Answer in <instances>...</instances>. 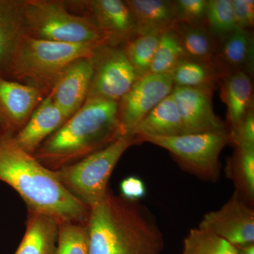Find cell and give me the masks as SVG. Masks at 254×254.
I'll return each instance as SVG.
<instances>
[{
	"instance_id": "obj_34",
	"label": "cell",
	"mask_w": 254,
	"mask_h": 254,
	"mask_svg": "<svg viewBox=\"0 0 254 254\" xmlns=\"http://www.w3.org/2000/svg\"><path fill=\"white\" fill-rule=\"evenodd\" d=\"M237 254H254V244L237 247Z\"/></svg>"
},
{
	"instance_id": "obj_4",
	"label": "cell",
	"mask_w": 254,
	"mask_h": 254,
	"mask_svg": "<svg viewBox=\"0 0 254 254\" xmlns=\"http://www.w3.org/2000/svg\"><path fill=\"white\" fill-rule=\"evenodd\" d=\"M103 43H107L71 44L26 35L16 48L6 79L34 87L48 96L71 64L91 56L95 47Z\"/></svg>"
},
{
	"instance_id": "obj_22",
	"label": "cell",
	"mask_w": 254,
	"mask_h": 254,
	"mask_svg": "<svg viewBox=\"0 0 254 254\" xmlns=\"http://www.w3.org/2000/svg\"><path fill=\"white\" fill-rule=\"evenodd\" d=\"M136 25V31L173 27L176 22L173 1L169 0H125Z\"/></svg>"
},
{
	"instance_id": "obj_9",
	"label": "cell",
	"mask_w": 254,
	"mask_h": 254,
	"mask_svg": "<svg viewBox=\"0 0 254 254\" xmlns=\"http://www.w3.org/2000/svg\"><path fill=\"white\" fill-rule=\"evenodd\" d=\"M170 74L148 73L140 76L118 102L119 119L123 136H132L137 126L155 106L171 94Z\"/></svg>"
},
{
	"instance_id": "obj_10",
	"label": "cell",
	"mask_w": 254,
	"mask_h": 254,
	"mask_svg": "<svg viewBox=\"0 0 254 254\" xmlns=\"http://www.w3.org/2000/svg\"><path fill=\"white\" fill-rule=\"evenodd\" d=\"M69 9L88 18L102 33L108 44L123 46L136 31L129 8L123 0L65 1Z\"/></svg>"
},
{
	"instance_id": "obj_11",
	"label": "cell",
	"mask_w": 254,
	"mask_h": 254,
	"mask_svg": "<svg viewBox=\"0 0 254 254\" xmlns=\"http://www.w3.org/2000/svg\"><path fill=\"white\" fill-rule=\"evenodd\" d=\"M199 227L213 232L234 247L254 244V210L235 191L220 209L205 214Z\"/></svg>"
},
{
	"instance_id": "obj_32",
	"label": "cell",
	"mask_w": 254,
	"mask_h": 254,
	"mask_svg": "<svg viewBox=\"0 0 254 254\" xmlns=\"http://www.w3.org/2000/svg\"><path fill=\"white\" fill-rule=\"evenodd\" d=\"M231 2L237 27L252 31L254 25V0H231Z\"/></svg>"
},
{
	"instance_id": "obj_16",
	"label": "cell",
	"mask_w": 254,
	"mask_h": 254,
	"mask_svg": "<svg viewBox=\"0 0 254 254\" xmlns=\"http://www.w3.org/2000/svg\"><path fill=\"white\" fill-rule=\"evenodd\" d=\"M68 120L48 95L32 113L26 125L14 135L15 141L26 153L33 154L40 145Z\"/></svg>"
},
{
	"instance_id": "obj_31",
	"label": "cell",
	"mask_w": 254,
	"mask_h": 254,
	"mask_svg": "<svg viewBox=\"0 0 254 254\" xmlns=\"http://www.w3.org/2000/svg\"><path fill=\"white\" fill-rule=\"evenodd\" d=\"M230 143L235 146H254V111L250 110L235 128L229 130Z\"/></svg>"
},
{
	"instance_id": "obj_21",
	"label": "cell",
	"mask_w": 254,
	"mask_h": 254,
	"mask_svg": "<svg viewBox=\"0 0 254 254\" xmlns=\"http://www.w3.org/2000/svg\"><path fill=\"white\" fill-rule=\"evenodd\" d=\"M173 27L180 38L185 59L213 65L218 38L205 25L176 21Z\"/></svg>"
},
{
	"instance_id": "obj_23",
	"label": "cell",
	"mask_w": 254,
	"mask_h": 254,
	"mask_svg": "<svg viewBox=\"0 0 254 254\" xmlns=\"http://www.w3.org/2000/svg\"><path fill=\"white\" fill-rule=\"evenodd\" d=\"M174 86L200 88L214 91L221 74L213 65L185 59L170 73Z\"/></svg>"
},
{
	"instance_id": "obj_13",
	"label": "cell",
	"mask_w": 254,
	"mask_h": 254,
	"mask_svg": "<svg viewBox=\"0 0 254 254\" xmlns=\"http://www.w3.org/2000/svg\"><path fill=\"white\" fill-rule=\"evenodd\" d=\"M46 97L34 87L0 77V129L16 134Z\"/></svg>"
},
{
	"instance_id": "obj_28",
	"label": "cell",
	"mask_w": 254,
	"mask_h": 254,
	"mask_svg": "<svg viewBox=\"0 0 254 254\" xmlns=\"http://www.w3.org/2000/svg\"><path fill=\"white\" fill-rule=\"evenodd\" d=\"M86 222L60 221L56 254H88Z\"/></svg>"
},
{
	"instance_id": "obj_30",
	"label": "cell",
	"mask_w": 254,
	"mask_h": 254,
	"mask_svg": "<svg viewBox=\"0 0 254 254\" xmlns=\"http://www.w3.org/2000/svg\"><path fill=\"white\" fill-rule=\"evenodd\" d=\"M173 4L177 22L205 25L208 0H174Z\"/></svg>"
},
{
	"instance_id": "obj_33",
	"label": "cell",
	"mask_w": 254,
	"mask_h": 254,
	"mask_svg": "<svg viewBox=\"0 0 254 254\" xmlns=\"http://www.w3.org/2000/svg\"><path fill=\"white\" fill-rule=\"evenodd\" d=\"M121 196L131 201H138L145 195L146 189L143 182L136 177L125 179L120 185Z\"/></svg>"
},
{
	"instance_id": "obj_12",
	"label": "cell",
	"mask_w": 254,
	"mask_h": 254,
	"mask_svg": "<svg viewBox=\"0 0 254 254\" xmlns=\"http://www.w3.org/2000/svg\"><path fill=\"white\" fill-rule=\"evenodd\" d=\"M213 91L174 86L172 92L181 118L185 134L227 129V124L214 113Z\"/></svg>"
},
{
	"instance_id": "obj_6",
	"label": "cell",
	"mask_w": 254,
	"mask_h": 254,
	"mask_svg": "<svg viewBox=\"0 0 254 254\" xmlns=\"http://www.w3.org/2000/svg\"><path fill=\"white\" fill-rule=\"evenodd\" d=\"M26 34L44 41L87 44L108 43L91 21L70 11L61 0H24Z\"/></svg>"
},
{
	"instance_id": "obj_18",
	"label": "cell",
	"mask_w": 254,
	"mask_h": 254,
	"mask_svg": "<svg viewBox=\"0 0 254 254\" xmlns=\"http://www.w3.org/2000/svg\"><path fill=\"white\" fill-rule=\"evenodd\" d=\"M252 76L244 72L221 75L218 82L220 98L227 108L228 130L235 128L250 110L254 109Z\"/></svg>"
},
{
	"instance_id": "obj_24",
	"label": "cell",
	"mask_w": 254,
	"mask_h": 254,
	"mask_svg": "<svg viewBox=\"0 0 254 254\" xmlns=\"http://www.w3.org/2000/svg\"><path fill=\"white\" fill-rule=\"evenodd\" d=\"M233 156L229 159L227 175L233 180L237 193L252 205L254 200V146H235Z\"/></svg>"
},
{
	"instance_id": "obj_17",
	"label": "cell",
	"mask_w": 254,
	"mask_h": 254,
	"mask_svg": "<svg viewBox=\"0 0 254 254\" xmlns=\"http://www.w3.org/2000/svg\"><path fill=\"white\" fill-rule=\"evenodd\" d=\"M26 35L24 0H0V77L7 78L15 52Z\"/></svg>"
},
{
	"instance_id": "obj_25",
	"label": "cell",
	"mask_w": 254,
	"mask_h": 254,
	"mask_svg": "<svg viewBox=\"0 0 254 254\" xmlns=\"http://www.w3.org/2000/svg\"><path fill=\"white\" fill-rule=\"evenodd\" d=\"M159 30L136 31L123 45L125 54L138 77L149 73L162 32Z\"/></svg>"
},
{
	"instance_id": "obj_1",
	"label": "cell",
	"mask_w": 254,
	"mask_h": 254,
	"mask_svg": "<svg viewBox=\"0 0 254 254\" xmlns=\"http://www.w3.org/2000/svg\"><path fill=\"white\" fill-rule=\"evenodd\" d=\"M86 226L88 254H159L163 247L161 231L149 210L110 190L90 209Z\"/></svg>"
},
{
	"instance_id": "obj_19",
	"label": "cell",
	"mask_w": 254,
	"mask_h": 254,
	"mask_svg": "<svg viewBox=\"0 0 254 254\" xmlns=\"http://www.w3.org/2000/svg\"><path fill=\"white\" fill-rule=\"evenodd\" d=\"M60 220L28 210L26 230L15 254H56Z\"/></svg>"
},
{
	"instance_id": "obj_29",
	"label": "cell",
	"mask_w": 254,
	"mask_h": 254,
	"mask_svg": "<svg viewBox=\"0 0 254 254\" xmlns=\"http://www.w3.org/2000/svg\"><path fill=\"white\" fill-rule=\"evenodd\" d=\"M205 26L217 38L238 28L235 23L231 0H208Z\"/></svg>"
},
{
	"instance_id": "obj_15",
	"label": "cell",
	"mask_w": 254,
	"mask_h": 254,
	"mask_svg": "<svg viewBox=\"0 0 254 254\" xmlns=\"http://www.w3.org/2000/svg\"><path fill=\"white\" fill-rule=\"evenodd\" d=\"M213 65L221 75L244 72L253 77L254 41L252 31L237 28L218 38Z\"/></svg>"
},
{
	"instance_id": "obj_26",
	"label": "cell",
	"mask_w": 254,
	"mask_h": 254,
	"mask_svg": "<svg viewBox=\"0 0 254 254\" xmlns=\"http://www.w3.org/2000/svg\"><path fill=\"white\" fill-rule=\"evenodd\" d=\"M185 59L180 38L173 26L162 32L149 73H170Z\"/></svg>"
},
{
	"instance_id": "obj_8",
	"label": "cell",
	"mask_w": 254,
	"mask_h": 254,
	"mask_svg": "<svg viewBox=\"0 0 254 254\" xmlns=\"http://www.w3.org/2000/svg\"><path fill=\"white\" fill-rule=\"evenodd\" d=\"M90 58L93 72L87 99L118 103L138 78L123 46L103 43L95 47Z\"/></svg>"
},
{
	"instance_id": "obj_2",
	"label": "cell",
	"mask_w": 254,
	"mask_h": 254,
	"mask_svg": "<svg viewBox=\"0 0 254 254\" xmlns=\"http://www.w3.org/2000/svg\"><path fill=\"white\" fill-rule=\"evenodd\" d=\"M0 181L21 195L30 211L50 215L60 221H87L89 209L63 186L53 170L24 151L14 135L1 129Z\"/></svg>"
},
{
	"instance_id": "obj_7",
	"label": "cell",
	"mask_w": 254,
	"mask_h": 254,
	"mask_svg": "<svg viewBox=\"0 0 254 254\" xmlns=\"http://www.w3.org/2000/svg\"><path fill=\"white\" fill-rule=\"evenodd\" d=\"M136 139L139 143L148 142L168 150L184 168L211 181L218 180L219 157L222 149L230 143L228 128L173 137L141 136Z\"/></svg>"
},
{
	"instance_id": "obj_27",
	"label": "cell",
	"mask_w": 254,
	"mask_h": 254,
	"mask_svg": "<svg viewBox=\"0 0 254 254\" xmlns=\"http://www.w3.org/2000/svg\"><path fill=\"white\" fill-rule=\"evenodd\" d=\"M180 254H237V251L226 240L198 227L189 232Z\"/></svg>"
},
{
	"instance_id": "obj_5",
	"label": "cell",
	"mask_w": 254,
	"mask_h": 254,
	"mask_svg": "<svg viewBox=\"0 0 254 254\" xmlns=\"http://www.w3.org/2000/svg\"><path fill=\"white\" fill-rule=\"evenodd\" d=\"M138 143L136 137L122 136L103 149L55 170L53 174L71 195L90 210L104 199L109 190L110 176L124 153Z\"/></svg>"
},
{
	"instance_id": "obj_14",
	"label": "cell",
	"mask_w": 254,
	"mask_h": 254,
	"mask_svg": "<svg viewBox=\"0 0 254 254\" xmlns=\"http://www.w3.org/2000/svg\"><path fill=\"white\" fill-rule=\"evenodd\" d=\"M93 72V63L90 57L80 58L64 71L48 95L68 119L86 102Z\"/></svg>"
},
{
	"instance_id": "obj_3",
	"label": "cell",
	"mask_w": 254,
	"mask_h": 254,
	"mask_svg": "<svg viewBox=\"0 0 254 254\" xmlns=\"http://www.w3.org/2000/svg\"><path fill=\"white\" fill-rule=\"evenodd\" d=\"M122 136L118 102L87 99L32 155L55 171L103 149Z\"/></svg>"
},
{
	"instance_id": "obj_20",
	"label": "cell",
	"mask_w": 254,
	"mask_h": 254,
	"mask_svg": "<svg viewBox=\"0 0 254 254\" xmlns=\"http://www.w3.org/2000/svg\"><path fill=\"white\" fill-rule=\"evenodd\" d=\"M182 120L173 94L155 106L137 126L132 136L173 137L184 135Z\"/></svg>"
}]
</instances>
